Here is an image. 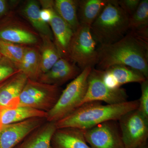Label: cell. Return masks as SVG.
Here are the masks:
<instances>
[{"label":"cell","instance_id":"603a6c76","mask_svg":"<svg viewBox=\"0 0 148 148\" xmlns=\"http://www.w3.org/2000/svg\"><path fill=\"white\" fill-rule=\"evenodd\" d=\"M113 76L120 86L129 83L141 84L148 79L139 71L128 66H115L107 69Z\"/></svg>","mask_w":148,"mask_h":148},{"label":"cell","instance_id":"6da1fadb","mask_svg":"<svg viewBox=\"0 0 148 148\" xmlns=\"http://www.w3.org/2000/svg\"><path fill=\"white\" fill-rule=\"evenodd\" d=\"M96 69L105 71L112 66H128L148 77V38L129 31L116 42L98 48Z\"/></svg>","mask_w":148,"mask_h":148},{"label":"cell","instance_id":"7a4b0ae2","mask_svg":"<svg viewBox=\"0 0 148 148\" xmlns=\"http://www.w3.org/2000/svg\"><path fill=\"white\" fill-rule=\"evenodd\" d=\"M139 101L103 105L100 101L85 103L66 117L55 123L57 129L73 127L85 130L110 121H118L127 113L138 110Z\"/></svg>","mask_w":148,"mask_h":148},{"label":"cell","instance_id":"4316f807","mask_svg":"<svg viewBox=\"0 0 148 148\" xmlns=\"http://www.w3.org/2000/svg\"><path fill=\"white\" fill-rule=\"evenodd\" d=\"M141 95L139 101L138 110L148 119V81L146 80L141 84Z\"/></svg>","mask_w":148,"mask_h":148},{"label":"cell","instance_id":"e0dca14e","mask_svg":"<svg viewBox=\"0 0 148 148\" xmlns=\"http://www.w3.org/2000/svg\"><path fill=\"white\" fill-rule=\"evenodd\" d=\"M47 112L25 106L13 108H1L0 121L3 125L16 123L34 118H45Z\"/></svg>","mask_w":148,"mask_h":148},{"label":"cell","instance_id":"484cf974","mask_svg":"<svg viewBox=\"0 0 148 148\" xmlns=\"http://www.w3.org/2000/svg\"><path fill=\"white\" fill-rule=\"evenodd\" d=\"M19 71L15 64L3 57L0 60V83Z\"/></svg>","mask_w":148,"mask_h":148},{"label":"cell","instance_id":"4dcf8cb0","mask_svg":"<svg viewBox=\"0 0 148 148\" xmlns=\"http://www.w3.org/2000/svg\"><path fill=\"white\" fill-rule=\"evenodd\" d=\"M138 148H148V144H147L146 145H144L141 146L140 147Z\"/></svg>","mask_w":148,"mask_h":148},{"label":"cell","instance_id":"9a60e30c","mask_svg":"<svg viewBox=\"0 0 148 148\" xmlns=\"http://www.w3.org/2000/svg\"><path fill=\"white\" fill-rule=\"evenodd\" d=\"M51 146L52 148H91L86 140L84 130L73 127L56 129Z\"/></svg>","mask_w":148,"mask_h":148},{"label":"cell","instance_id":"2e32d148","mask_svg":"<svg viewBox=\"0 0 148 148\" xmlns=\"http://www.w3.org/2000/svg\"><path fill=\"white\" fill-rule=\"evenodd\" d=\"M56 128L55 123L47 121L27 136L14 148H50Z\"/></svg>","mask_w":148,"mask_h":148},{"label":"cell","instance_id":"52a82bcc","mask_svg":"<svg viewBox=\"0 0 148 148\" xmlns=\"http://www.w3.org/2000/svg\"><path fill=\"white\" fill-rule=\"evenodd\" d=\"M118 122L124 148H138L147 144L148 119L138 110L125 114Z\"/></svg>","mask_w":148,"mask_h":148},{"label":"cell","instance_id":"277c9868","mask_svg":"<svg viewBox=\"0 0 148 148\" xmlns=\"http://www.w3.org/2000/svg\"><path fill=\"white\" fill-rule=\"evenodd\" d=\"M92 69H84L62 90L55 106L48 112L47 121L56 122L79 108L87 91L88 79Z\"/></svg>","mask_w":148,"mask_h":148},{"label":"cell","instance_id":"f1b7e54d","mask_svg":"<svg viewBox=\"0 0 148 148\" xmlns=\"http://www.w3.org/2000/svg\"><path fill=\"white\" fill-rule=\"evenodd\" d=\"M101 71L103 82L108 87L113 89H117L121 87L109 71L105 70Z\"/></svg>","mask_w":148,"mask_h":148},{"label":"cell","instance_id":"d6986e66","mask_svg":"<svg viewBox=\"0 0 148 148\" xmlns=\"http://www.w3.org/2000/svg\"><path fill=\"white\" fill-rule=\"evenodd\" d=\"M108 0L78 1L77 16L80 25L90 27Z\"/></svg>","mask_w":148,"mask_h":148},{"label":"cell","instance_id":"3957f363","mask_svg":"<svg viewBox=\"0 0 148 148\" xmlns=\"http://www.w3.org/2000/svg\"><path fill=\"white\" fill-rule=\"evenodd\" d=\"M129 17L116 0H108L90 27L95 42L107 45L121 39L129 31Z\"/></svg>","mask_w":148,"mask_h":148},{"label":"cell","instance_id":"44dd1931","mask_svg":"<svg viewBox=\"0 0 148 148\" xmlns=\"http://www.w3.org/2000/svg\"><path fill=\"white\" fill-rule=\"evenodd\" d=\"M40 5L39 2L35 0L28 1L24 5L23 13L39 34L47 36L53 40L50 27L41 18Z\"/></svg>","mask_w":148,"mask_h":148},{"label":"cell","instance_id":"ba28073f","mask_svg":"<svg viewBox=\"0 0 148 148\" xmlns=\"http://www.w3.org/2000/svg\"><path fill=\"white\" fill-rule=\"evenodd\" d=\"M127 98L124 88L113 89L108 87L102 79L101 70L93 68L88 76L87 91L81 106L92 101H103L107 104L114 105L128 101Z\"/></svg>","mask_w":148,"mask_h":148},{"label":"cell","instance_id":"ffe728a7","mask_svg":"<svg viewBox=\"0 0 148 148\" xmlns=\"http://www.w3.org/2000/svg\"><path fill=\"white\" fill-rule=\"evenodd\" d=\"M39 36L40 42L38 48L41 76L48 71L61 57L53 40L45 35Z\"/></svg>","mask_w":148,"mask_h":148},{"label":"cell","instance_id":"1f68e13d","mask_svg":"<svg viewBox=\"0 0 148 148\" xmlns=\"http://www.w3.org/2000/svg\"><path fill=\"white\" fill-rule=\"evenodd\" d=\"M3 125H2L1 123V121H0V129L2 127Z\"/></svg>","mask_w":148,"mask_h":148},{"label":"cell","instance_id":"5bb4252c","mask_svg":"<svg viewBox=\"0 0 148 148\" xmlns=\"http://www.w3.org/2000/svg\"><path fill=\"white\" fill-rule=\"evenodd\" d=\"M49 6L52 16L48 25L53 34V42L61 58L69 59L68 48L74 32L58 15L54 8L53 1H50Z\"/></svg>","mask_w":148,"mask_h":148},{"label":"cell","instance_id":"cb8c5ba5","mask_svg":"<svg viewBox=\"0 0 148 148\" xmlns=\"http://www.w3.org/2000/svg\"><path fill=\"white\" fill-rule=\"evenodd\" d=\"M26 47V46L0 40V54L12 62L16 67L22 60Z\"/></svg>","mask_w":148,"mask_h":148},{"label":"cell","instance_id":"9c48e42d","mask_svg":"<svg viewBox=\"0 0 148 148\" xmlns=\"http://www.w3.org/2000/svg\"><path fill=\"white\" fill-rule=\"evenodd\" d=\"M0 40L26 46L40 42L38 33L9 13L0 20Z\"/></svg>","mask_w":148,"mask_h":148},{"label":"cell","instance_id":"4fadbf2b","mask_svg":"<svg viewBox=\"0 0 148 148\" xmlns=\"http://www.w3.org/2000/svg\"><path fill=\"white\" fill-rule=\"evenodd\" d=\"M28 79L19 71L0 83V107L13 108L18 106L19 96Z\"/></svg>","mask_w":148,"mask_h":148},{"label":"cell","instance_id":"836d02e7","mask_svg":"<svg viewBox=\"0 0 148 148\" xmlns=\"http://www.w3.org/2000/svg\"><path fill=\"white\" fill-rule=\"evenodd\" d=\"M1 107H0V110H1Z\"/></svg>","mask_w":148,"mask_h":148},{"label":"cell","instance_id":"f546056e","mask_svg":"<svg viewBox=\"0 0 148 148\" xmlns=\"http://www.w3.org/2000/svg\"><path fill=\"white\" fill-rule=\"evenodd\" d=\"M9 4L5 0H0V20L8 14Z\"/></svg>","mask_w":148,"mask_h":148},{"label":"cell","instance_id":"30bf717a","mask_svg":"<svg viewBox=\"0 0 148 148\" xmlns=\"http://www.w3.org/2000/svg\"><path fill=\"white\" fill-rule=\"evenodd\" d=\"M91 148H124L118 122L110 121L84 130Z\"/></svg>","mask_w":148,"mask_h":148},{"label":"cell","instance_id":"83f0119b","mask_svg":"<svg viewBox=\"0 0 148 148\" xmlns=\"http://www.w3.org/2000/svg\"><path fill=\"white\" fill-rule=\"evenodd\" d=\"M117 2L129 16L132 15L138 8L140 0H116Z\"/></svg>","mask_w":148,"mask_h":148},{"label":"cell","instance_id":"7c38bea8","mask_svg":"<svg viewBox=\"0 0 148 148\" xmlns=\"http://www.w3.org/2000/svg\"><path fill=\"white\" fill-rule=\"evenodd\" d=\"M82 71L69 59L61 58L48 71L42 75L38 81L60 86L70 80L75 78Z\"/></svg>","mask_w":148,"mask_h":148},{"label":"cell","instance_id":"8fae6325","mask_svg":"<svg viewBox=\"0 0 148 148\" xmlns=\"http://www.w3.org/2000/svg\"><path fill=\"white\" fill-rule=\"evenodd\" d=\"M45 118L36 117L3 125L0 129V148H14L21 141L44 123Z\"/></svg>","mask_w":148,"mask_h":148},{"label":"cell","instance_id":"d6a6232c","mask_svg":"<svg viewBox=\"0 0 148 148\" xmlns=\"http://www.w3.org/2000/svg\"><path fill=\"white\" fill-rule=\"evenodd\" d=\"M3 56H2L1 55V54H0V60H1V59L2 58Z\"/></svg>","mask_w":148,"mask_h":148},{"label":"cell","instance_id":"ac0fdd59","mask_svg":"<svg viewBox=\"0 0 148 148\" xmlns=\"http://www.w3.org/2000/svg\"><path fill=\"white\" fill-rule=\"evenodd\" d=\"M17 69L32 80L38 81L41 76L40 57L38 47L27 46Z\"/></svg>","mask_w":148,"mask_h":148},{"label":"cell","instance_id":"7402d4cb","mask_svg":"<svg viewBox=\"0 0 148 148\" xmlns=\"http://www.w3.org/2000/svg\"><path fill=\"white\" fill-rule=\"evenodd\" d=\"M78 1L55 0L53 5L58 15L75 32L80 24L77 16Z\"/></svg>","mask_w":148,"mask_h":148},{"label":"cell","instance_id":"5b68a950","mask_svg":"<svg viewBox=\"0 0 148 148\" xmlns=\"http://www.w3.org/2000/svg\"><path fill=\"white\" fill-rule=\"evenodd\" d=\"M68 58L80 69L93 68L98 60V48L92 36L90 27L80 25L73 35L69 44Z\"/></svg>","mask_w":148,"mask_h":148},{"label":"cell","instance_id":"e575fe53","mask_svg":"<svg viewBox=\"0 0 148 148\" xmlns=\"http://www.w3.org/2000/svg\"><path fill=\"white\" fill-rule=\"evenodd\" d=\"M52 148V147H51V148Z\"/></svg>","mask_w":148,"mask_h":148},{"label":"cell","instance_id":"d4e9b609","mask_svg":"<svg viewBox=\"0 0 148 148\" xmlns=\"http://www.w3.org/2000/svg\"><path fill=\"white\" fill-rule=\"evenodd\" d=\"M148 26V1H140L138 8L129 17V31H135Z\"/></svg>","mask_w":148,"mask_h":148},{"label":"cell","instance_id":"8992f818","mask_svg":"<svg viewBox=\"0 0 148 148\" xmlns=\"http://www.w3.org/2000/svg\"><path fill=\"white\" fill-rule=\"evenodd\" d=\"M62 91L60 86L28 79L19 96L18 106L48 112L55 106Z\"/></svg>","mask_w":148,"mask_h":148}]
</instances>
